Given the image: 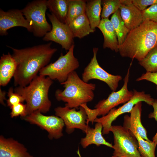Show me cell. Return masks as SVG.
<instances>
[{"instance_id": "16", "label": "cell", "mask_w": 157, "mask_h": 157, "mask_svg": "<svg viewBox=\"0 0 157 157\" xmlns=\"http://www.w3.org/2000/svg\"><path fill=\"white\" fill-rule=\"evenodd\" d=\"M119 10L125 25L130 30L138 27L143 22L142 11L133 5L132 0L128 4H121Z\"/></svg>"}, {"instance_id": "33", "label": "cell", "mask_w": 157, "mask_h": 157, "mask_svg": "<svg viewBox=\"0 0 157 157\" xmlns=\"http://www.w3.org/2000/svg\"><path fill=\"white\" fill-rule=\"evenodd\" d=\"M146 80L152 82L157 85V71L154 72H146L137 78V81Z\"/></svg>"}, {"instance_id": "21", "label": "cell", "mask_w": 157, "mask_h": 157, "mask_svg": "<svg viewBox=\"0 0 157 157\" xmlns=\"http://www.w3.org/2000/svg\"><path fill=\"white\" fill-rule=\"evenodd\" d=\"M101 0L86 1L85 14L92 30L94 32L101 20Z\"/></svg>"}, {"instance_id": "7", "label": "cell", "mask_w": 157, "mask_h": 157, "mask_svg": "<svg viewBox=\"0 0 157 157\" xmlns=\"http://www.w3.org/2000/svg\"><path fill=\"white\" fill-rule=\"evenodd\" d=\"M47 1L46 0H34L28 2L22 10L32 27V33L36 37H43L52 28L46 17Z\"/></svg>"}, {"instance_id": "5", "label": "cell", "mask_w": 157, "mask_h": 157, "mask_svg": "<svg viewBox=\"0 0 157 157\" xmlns=\"http://www.w3.org/2000/svg\"><path fill=\"white\" fill-rule=\"evenodd\" d=\"M130 68H129L124 79V83L122 88L116 92H113L106 99L100 101L96 104L94 109L90 108L87 105L84 108L87 116V122H94L97 116H104L113 108L118 105L126 103L133 97V92L128 89Z\"/></svg>"}, {"instance_id": "31", "label": "cell", "mask_w": 157, "mask_h": 157, "mask_svg": "<svg viewBox=\"0 0 157 157\" xmlns=\"http://www.w3.org/2000/svg\"><path fill=\"white\" fill-rule=\"evenodd\" d=\"M10 109L11 111L10 115L11 117L20 116L23 118L26 116V104L20 103L13 106Z\"/></svg>"}, {"instance_id": "34", "label": "cell", "mask_w": 157, "mask_h": 157, "mask_svg": "<svg viewBox=\"0 0 157 157\" xmlns=\"http://www.w3.org/2000/svg\"><path fill=\"white\" fill-rule=\"evenodd\" d=\"M151 106L153 107L154 110L149 114V117L150 118H154L157 122V100L155 99ZM153 141L157 144V132L153 138Z\"/></svg>"}, {"instance_id": "3", "label": "cell", "mask_w": 157, "mask_h": 157, "mask_svg": "<svg viewBox=\"0 0 157 157\" xmlns=\"http://www.w3.org/2000/svg\"><path fill=\"white\" fill-rule=\"evenodd\" d=\"M53 83L48 77L37 75L27 85L17 86L14 89L15 92L21 95L26 102V116L37 110L42 113L49 111L51 102L48 92Z\"/></svg>"}, {"instance_id": "24", "label": "cell", "mask_w": 157, "mask_h": 157, "mask_svg": "<svg viewBox=\"0 0 157 157\" xmlns=\"http://www.w3.org/2000/svg\"><path fill=\"white\" fill-rule=\"evenodd\" d=\"M126 127L131 132L137 140L138 150L142 157H155V151L157 144L153 141H148L143 139L133 127Z\"/></svg>"}, {"instance_id": "9", "label": "cell", "mask_w": 157, "mask_h": 157, "mask_svg": "<svg viewBox=\"0 0 157 157\" xmlns=\"http://www.w3.org/2000/svg\"><path fill=\"white\" fill-rule=\"evenodd\" d=\"M132 98L122 106L117 108H114L106 115L101 117L97 118L94 122H100L103 126V134H107L110 131L112 122L120 115L126 113H130L134 106L140 101H144L149 105H152L155 99L149 94L144 91L139 92L133 90Z\"/></svg>"}, {"instance_id": "35", "label": "cell", "mask_w": 157, "mask_h": 157, "mask_svg": "<svg viewBox=\"0 0 157 157\" xmlns=\"http://www.w3.org/2000/svg\"><path fill=\"white\" fill-rule=\"evenodd\" d=\"M6 92L4 91H2L0 88V102L1 104L3 105H5L4 101L6 100Z\"/></svg>"}, {"instance_id": "29", "label": "cell", "mask_w": 157, "mask_h": 157, "mask_svg": "<svg viewBox=\"0 0 157 157\" xmlns=\"http://www.w3.org/2000/svg\"><path fill=\"white\" fill-rule=\"evenodd\" d=\"M7 95L8 98L7 100V105L10 108L13 106L22 103L25 101L24 98L21 95L15 92L14 89L12 87L9 89Z\"/></svg>"}, {"instance_id": "10", "label": "cell", "mask_w": 157, "mask_h": 157, "mask_svg": "<svg viewBox=\"0 0 157 157\" xmlns=\"http://www.w3.org/2000/svg\"><path fill=\"white\" fill-rule=\"evenodd\" d=\"M98 48H93V56L90 62L85 68L82 74V79L88 83L90 80L96 79L102 81L108 85L113 92L117 90L122 76L110 74L103 69L99 64L97 56Z\"/></svg>"}, {"instance_id": "12", "label": "cell", "mask_w": 157, "mask_h": 157, "mask_svg": "<svg viewBox=\"0 0 157 157\" xmlns=\"http://www.w3.org/2000/svg\"><path fill=\"white\" fill-rule=\"evenodd\" d=\"M47 15L51 23L52 28L43 37V40L55 42L66 51H68L74 44V37L68 25L60 22L51 13H47Z\"/></svg>"}, {"instance_id": "27", "label": "cell", "mask_w": 157, "mask_h": 157, "mask_svg": "<svg viewBox=\"0 0 157 157\" xmlns=\"http://www.w3.org/2000/svg\"><path fill=\"white\" fill-rule=\"evenodd\" d=\"M139 64L146 70V72L157 71V47L151 50Z\"/></svg>"}, {"instance_id": "32", "label": "cell", "mask_w": 157, "mask_h": 157, "mask_svg": "<svg viewBox=\"0 0 157 157\" xmlns=\"http://www.w3.org/2000/svg\"><path fill=\"white\" fill-rule=\"evenodd\" d=\"M132 3L138 9L143 11L148 6L157 4V0H132Z\"/></svg>"}, {"instance_id": "11", "label": "cell", "mask_w": 157, "mask_h": 157, "mask_svg": "<svg viewBox=\"0 0 157 157\" xmlns=\"http://www.w3.org/2000/svg\"><path fill=\"white\" fill-rule=\"evenodd\" d=\"M22 118L29 123L36 125L46 130L50 139H58L63 135V131L65 124L61 118L56 115L46 116L37 110Z\"/></svg>"}, {"instance_id": "25", "label": "cell", "mask_w": 157, "mask_h": 157, "mask_svg": "<svg viewBox=\"0 0 157 157\" xmlns=\"http://www.w3.org/2000/svg\"><path fill=\"white\" fill-rule=\"evenodd\" d=\"M110 20L116 33L119 47L124 42L130 30L125 25L121 17L119 9L112 15Z\"/></svg>"}, {"instance_id": "4", "label": "cell", "mask_w": 157, "mask_h": 157, "mask_svg": "<svg viewBox=\"0 0 157 157\" xmlns=\"http://www.w3.org/2000/svg\"><path fill=\"white\" fill-rule=\"evenodd\" d=\"M65 88L57 90L55 95L57 100L65 103V106L77 109L82 104L92 101L94 97L96 85L81 79L75 71L71 72L66 80L61 83Z\"/></svg>"}, {"instance_id": "19", "label": "cell", "mask_w": 157, "mask_h": 157, "mask_svg": "<svg viewBox=\"0 0 157 157\" xmlns=\"http://www.w3.org/2000/svg\"><path fill=\"white\" fill-rule=\"evenodd\" d=\"M17 69L15 61L9 52L3 53L0 59V85L4 86L13 77Z\"/></svg>"}, {"instance_id": "14", "label": "cell", "mask_w": 157, "mask_h": 157, "mask_svg": "<svg viewBox=\"0 0 157 157\" xmlns=\"http://www.w3.org/2000/svg\"><path fill=\"white\" fill-rule=\"evenodd\" d=\"M16 27H21L32 32V28L24 16L22 10L13 9L5 11L0 9V35L8 34L7 31Z\"/></svg>"}, {"instance_id": "20", "label": "cell", "mask_w": 157, "mask_h": 157, "mask_svg": "<svg viewBox=\"0 0 157 157\" xmlns=\"http://www.w3.org/2000/svg\"><path fill=\"white\" fill-rule=\"evenodd\" d=\"M68 25L74 38L81 39L94 32L85 13L79 16Z\"/></svg>"}, {"instance_id": "15", "label": "cell", "mask_w": 157, "mask_h": 157, "mask_svg": "<svg viewBox=\"0 0 157 157\" xmlns=\"http://www.w3.org/2000/svg\"><path fill=\"white\" fill-rule=\"evenodd\" d=\"M0 157H33L22 144L12 138L0 136Z\"/></svg>"}, {"instance_id": "37", "label": "cell", "mask_w": 157, "mask_h": 157, "mask_svg": "<svg viewBox=\"0 0 157 157\" xmlns=\"http://www.w3.org/2000/svg\"><path fill=\"white\" fill-rule=\"evenodd\" d=\"M140 157H142L141 156Z\"/></svg>"}, {"instance_id": "22", "label": "cell", "mask_w": 157, "mask_h": 157, "mask_svg": "<svg viewBox=\"0 0 157 157\" xmlns=\"http://www.w3.org/2000/svg\"><path fill=\"white\" fill-rule=\"evenodd\" d=\"M142 102L140 101L137 103L130 113V116H126L125 118L129 121V126H127L133 127L143 139L147 141H151L147 138V131L141 122Z\"/></svg>"}, {"instance_id": "13", "label": "cell", "mask_w": 157, "mask_h": 157, "mask_svg": "<svg viewBox=\"0 0 157 157\" xmlns=\"http://www.w3.org/2000/svg\"><path fill=\"white\" fill-rule=\"evenodd\" d=\"M70 108L66 106L58 107L54 109L55 115L61 118L66 126V131L72 133L75 129H81L85 133L89 126L87 124V116L85 109L79 107V110Z\"/></svg>"}, {"instance_id": "1", "label": "cell", "mask_w": 157, "mask_h": 157, "mask_svg": "<svg viewBox=\"0 0 157 157\" xmlns=\"http://www.w3.org/2000/svg\"><path fill=\"white\" fill-rule=\"evenodd\" d=\"M51 42L22 49L6 46L13 51L17 64L13 76L16 86L28 85L43 68L47 65L57 49L52 48Z\"/></svg>"}, {"instance_id": "38", "label": "cell", "mask_w": 157, "mask_h": 157, "mask_svg": "<svg viewBox=\"0 0 157 157\" xmlns=\"http://www.w3.org/2000/svg\"></svg>"}, {"instance_id": "26", "label": "cell", "mask_w": 157, "mask_h": 157, "mask_svg": "<svg viewBox=\"0 0 157 157\" xmlns=\"http://www.w3.org/2000/svg\"><path fill=\"white\" fill-rule=\"evenodd\" d=\"M86 1L69 0L65 24H68L79 16L85 13Z\"/></svg>"}, {"instance_id": "18", "label": "cell", "mask_w": 157, "mask_h": 157, "mask_svg": "<svg viewBox=\"0 0 157 157\" xmlns=\"http://www.w3.org/2000/svg\"><path fill=\"white\" fill-rule=\"evenodd\" d=\"M103 126L99 122H97L94 128L88 126L85 136L81 139L80 144L82 147L85 148L89 145L94 144L99 147L101 145H105L113 148L112 144L106 141L102 136Z\"/></svg>"}, {"instance_id": "8", "label": "cell", "mask_w": 157, "mask_h": 157, "mask_svg": "<svg viewBox=\"0 0 157 157\" xmlns=\"http://www.w3.org/2000/svg\"><path fill=\"white\" fill-rule=\"evenodd\" d=\"M110 131L113 135V156L119 157H140L136 138L126 126H112Z\"/></svg>"}, {"instance_id": "30", "label": "cell", "mask_w": 157, "mask_h": 157, "mask_svg": "<svg viewBox=\"0 0 157 157\" xmlns=\"http://www.w3.org/2000/svg\"><path fill=\"white\" fill-rule=\"evenodd\" d=\"M143 22L148 19L157 22V4L150 6L142 11Z\"/></svg>"}, {"instance_id": "36", "label": "cell", "mask_w": 157, "mask_h": 157, "mask_svg": "<svg viewBox=\"0 0 157 157\" xmlns=\"http://www.w3.org/2000/svg\"><path fill=\"white\" fill-rule=\"evenodd\" d=\"M111 157H118V156H112Z\"/></svg>"}, {"instance_id": "6", "label": "cell", "mask_w": 157, "mask_h": 157, "mask_svg": "<svg viewBox=\"0 0 157 157\" xmlns=\"http://www.w3.org/2000/svg\"><path fill=\"white\" fill-rule=\"evenodd\" d=\"M74 46L73 44L66 54L61 53L56 61L42 69L39 75L47 76L52 80H57L60 84L65 81L69 74L79 66L78 59L74 55Z\"/></svg>"}, {"instance_id": "28", "label": "cell", "mask_w": 157, "mask_h": 157, "mask_svg": "<svg viewBox=\"0 0 157 157\" xmlns=\"http://www.w3.org/2000/svg\"><path fill=\"white\" fill-rule=\"evenodd\" d=\"M121 4L120 0H101V19L108 18L110 15L119 9Z\"/></svg>"}, {"instance_id": "2", "label": "cell", "mask_w": 157, "mask_h": 157, "mask_svg": "<svg viewBox=\"0 0 157 157\" xmlns=\"http://www.w3.org/2000/svg\"><path fill=\"white\" fill-rule=\"evenodd\" d=\"M157 47V22L146 19L130 30L123 43L119 47L123 57L142 60Z\"/></svg>"}, {"instance_id": "17", "label": "cell", "mask_w": 157, "mask_h": 157, "mask_svg": "<svg viewBox=\"0 0 157 157\" xmlns=\"http://www.w3.org/2000/svg\"><path fill=\"white\" fill-rule=\"evenodd\" d=\"M97 28L104 36L103 48L110 49L116 52H119L117 36L110 20L109 18L101 19Z\"/></svg>"}, {"instance_id": "23", "label": "cell", "mask_w": 157, "mask_h": 157, "mask_svg": "<svg viewBox=\"0 0 157 157\" xmlns=\"http://www.w3.org/2000/svg\"><path fill=\"white\" fill-rule=\"evenodd\" d=\"M68 3L69 0H47V6L51 13L60 22L65 23Z\"/></svg>"}]
</instances>
